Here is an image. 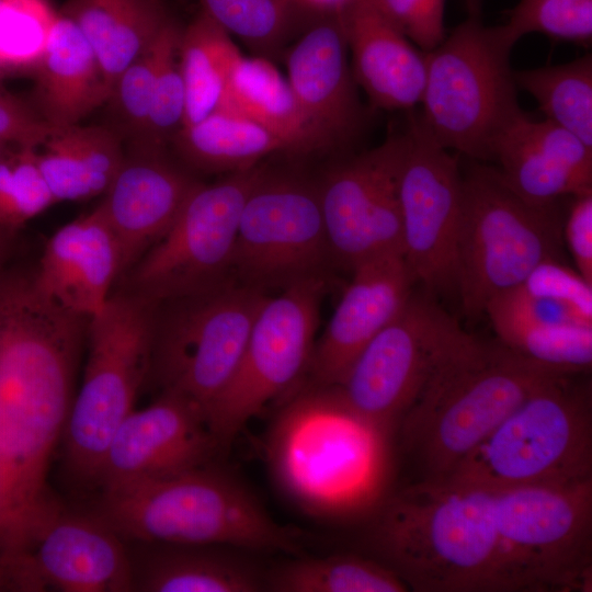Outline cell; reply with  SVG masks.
<instances>
[{
  "label": "cell",
  "mask_w": 592,
  "mask_h": 592,
  "mask_svg": "<svg viewBox=\"0 0 592 592\" xmlns=\"http://www.w3.org/2000/svg\"><path fill=\"white\" fill-rule=\"evenodd\" d=\"M88 320L43 296L32 275L0 278V460L13 536L56 504L46 475Z\"/></svg>",
  "instance_id": "cell-1"
},
{
  "label": "cell",
  "mask_w": 592,
  "mask_h": 592,
  "mask_svg": "<svg viewBox=\"0 0 592 592\" xmlns=\"http://www.w3.org/2000/svg\"><path fill=\"white\" fill-rule=\"evenodd\" d=\"M392 432L348 407L333 386L301 387L267 431L265 459L281 493L312 519L372 516L385 498Z\"/></svg>",
  "instance_id": "cell-2"
},
{
  "label": "cell",
  "mask_w": 592,
  "mask_h": 592,
  "mask_svg": "<svg viewBox=\"0 0 592 592\" xmlns=\"http://www.w3.org/2000/svg\"><path fill=\"white\" fill-rule=\"evenodd\" d=\"M367 542L410 590L514 591L489 490L424 479L383 501Z\"/></svg>",
  "instance_id": "cell-3"
},
{
  "label": "cell",
  "mask_w": 592,
  "mask_h": 592,
  "mask_svg": "<svg viewBox=\"0 0 592 592\" xmlns=\"http://www.w3.org/2000/svg\"><path fill=\"white\" fill-rule=\"evenodd\" d=\"M122 538L300 555L304 535L277 523L234 475L212 464L103 490L95 513Z\"/></svg>",
  "instance_id": "cell-4"
},
{
  "label": "cell",
  "mask_w": 592,
  "mask_h": 592,
  "mask_svg": "<svg viewBox=\"0 0 592 592\" xmlns=\"http://www.w3.org/2000/svg\"><path fill=\"white\" fill-rule=\"evenodd\" d=\"M510 350L474 338L446 361L403 414V446L425 479L447 478L527 396L563 375Z\"/></svg>",
  "instance_id": "cell-5"
},
{
  "label": "cell",
  "mask_w": 592,
  "mask_h": 592,
  "mask_svg": "<svg viewBox=\"0 0 592 592\" xmlns=\"http://www.w3.org/2000/svg\"><path fill=\"white\" fill-rule=\"evenodd\" d=\"M580 374L535 389L445 479L489 491L592 479L591 383Z\"/></svg>",
  "instance_id": "cell-6"
},
{
  "label": "cell",
  "mask_w": 592,
  "mask_h": 592,
  "mask_svg": "<svg viewBox=\"0 0 592 592\" xmlns=\"http://www.w3.org/2000/svg\"><path fill=\"white\" fill-rule=\"evenodd\" d=\"M563 221L556 202L514 192L497 168L473 163L463 174L456 243V295L464 315L485 314L498 294L521 284L546 260H559Z\"/></svg>",
  "instance_id": "cell-7"
},
{
  "label": "cell",
  "mask_w": 592,
  "mask_h": 592,
  "mask_svg": "<svg viewBox=\"0 0 592 592\" xmlns=\"http://www.w3.org/2000/svg\"><path fill=\"white\" fill-rule=\"evenodd\" d=\"M512 47L500 26H486L480 12H471L425 53L419 115L442 147L490 160L499 136L523 113L510 66Z\"/></svg>",
  "instance_id": "cell-8"
},
{
  "label": "cell",
  "mask_w": 592,
  "mask_h": 592,
  "mask_svg": "<svg viewBox=\"0 0 592 592\" xmlns=\"http://www.w3.org/2000/svg\"><path fill=\"white\" fill-rule=\"evenodd\" d=\"M158 304L125 288L112 292L88 320V358L64 430L66 460L96 482L104 453L151 372Z\"/></svg>",
  "instance_id": "cell-9"
},
{
  "label": "cell",
  "mask_w": 592,
  "mask_h": 592,
  "mask_svg": "<svg viewBox=\"0 0 592 592\" xmlns=\"http://www.w3.org/2000/svg\"><path fill=\"white\" fill-rule=\"evenodd\" d=\"M269 296L234 277L158 304L151 372L205 414L230 382Z\"/></svg>",
  "instance_id": "cell-10"
},
{
  "label": "cell",
  "mask_w": 592,
  "mask_h": 592,
  "mask_svg": "<svg viewBox=\"0 0 592 592\" xmlns=\"http://www.w3.org/2000/svg\"><path fill=\"white\" fill-rule=\"evenodd\" d=\"M491 492L500 550L514 591L590 585L592 479Z\"/></svg>",
  "instance_id": "cell-11"
},
{
  "label": "cell",
  "mask_w": 592,
  "mask_h": 592,
  "mask_svg": "<svg viewBox=\"0 0 592 592\" xmlns=\"http://www.w3.org/2000/svg\"><path fill=\"white\" fill-rule=\"evenodd\" d=\"M474 338L435 296L413 289L333 387L354 412L392 432L434 373Z\"/></svg>",
  "instance_id": "cell-12"
},
{
  "label": "cell",
  "mask_w": 592,
  "mask_h": 592,
  "mask_svg": "<svg viewBox=\"0 0 592 592\" xmlns=\"http://www.w3.org/2000/svg\"><path fill=\"white\" fill-rule=\"evenodd\" d=\"M326 277L295 283L261 306L230 382L207 412L221 451L270 402L303 383L319 327Z\"/></svg>",
  "instance_id": "cell-13"
},
{
  "label": "cell",
  "mask_w": 592,
  "mask_h": 592,
  "mask_svg": "<svg viewBox=\"0 0 592 592\" xmlns=\"http://www.w3.org/2000/svg\"><path fill=\"white\" fill-rule=\"evenodd\" d=\"M266 166L200 182L161 238L127 271L125 289L159 304L232 277L244 202Z\"/></svg>",
  "instance_id": "cell-14"
},
{
  "label": "cell",
  "mask_w": 592,
  "mask_h": 592,
  "mask_svg": "<svg viewBox=\"0 0 592 592\" xmlns=\"http://www.w3.org/2000/svg\"><path fill=\"white\" fill-rule=\"evenodd\" d=\"M331 263L317 182L266 167L240 215L232 277L267 293L326 277Z\"/></svg>",
  "instance_id": "cell-15"
},
{
  "label": "cell",
  "mask_w": 592,
  "mask_h": 592,
  "mask_svg": "<svg viewBox=\"0 0 592 592\" xmlns=\"http://www.w3.org/2000/svg\"><path fill=\"white\" fill-rule=\"evenodd\" d=\"M399 177L401 249L414 281L437 297L456 294L463 174L456 158L410 115Z\"/></svg>",
  "instance_id": "cell-16"
},
{
  "label": "cell",
  "mask_w": 592,
  "mask_h": 592,
  "mask_svg": "<svg viewBox=\"0 0 592 592\" xmlns=\"http://www.w3.org/2000/svg\"><path fill=\"white\" fill-rule=\"evenodd\" d=\"M407 134L331 167L317 182L333 263L355 265L401 253L399 177Z\"/></svg>",
  "instance_id": "cell-17"
},
{
  "label": "cell",
  "mask_w": 592,
  "mask_h": 592,
  "mask_svg": "<svg viewBox=\"0 0 592 592\" xmlns=\"http://www.w3.org/2000/svg\"><path fill=\"white\" fill-rule=\"evenodd\" d=\"M121 539L99 515L57 506L8 557L20 592L133 591V566Z\"/></svg>",
  "instance_id": "cell-18"
},
{
  "label": "cell",
  "mask_w": 592,
  "mask_h": 592,
  "mask_svg": "<svg viewBox=\"0 0 592 592\" xmlns=\"http://www.w3.org/2000/svg\"><path fill=\"white\" fill-rule=\"evenodd\" d=\"M204 412L186 398L162 390L148 407L133 410L104 453L102 490L158 479L212 464L220 452Z\"/></svg>",
  "instance_id": "cell-19"
},
{
  "label": "cell",
  "mask_w": 592,
  "mask_h": 592,
  "mask_svg": "<svg viewBox=\"0 0 592 592\" xmlns=\"http://www.w3.org/2000/svg\"><path fill=\"white\" fill-rule=\"evenodd\" d=\"M350 272L352 278L316 340L297 389L338 385L365 345L400 312L417 284L401 253L366 260Z\"/></svg>",
  "instance_id": "cell-20"
},
{
  "label": "cell",
  "mask_w": 592,
  "mask_h": 592,
  "mask_svg": "<svg viewBox=\"0 0 592 592\" xmlns=\"http://www.w3.org/2000/svg\"><path fill=\"white\" fill-rule=\"evenodd\" d=\"M166 149L128 141L100 203L118 246L121 277L161 238L200 183Z\"/></svg>",
  "instance_id": "cell-21"
},
{
  "label": "cell",
  "mask_w": 592,
  "mask_h": 592,
  "mask_svg": "<svg viewBox=\"0 0 592 592\" xmlns=\"http://www.w3.org/2000/svg\"><path fill=\"white\" fill-rule=\"evenodd\" d=\"M339 15L311 23L287 54V80L305 113L329 141L343 147L358 135L363 110Z\"/></svg>",
  "instance_id": "cell-22"
},
{
  "label": "cell",
  "mask_w": 592,
  "mask_h": 592,
  "mask_svg": "<svg viewBox=\"0 0 592 592\" xmlns=\"http://www.w3.org/2000/svg\"><path fill=\"white\" fill-rule=\"evenodd\" d=\"M491 159L526 201L548 204L592 193V148L551 121L523 112L499 136Z\"/></svg>",
  "instance_id": "cell-23"
},
{
  "label": "cell",
  "mask_w": 592,
  "mask_h": 592,
  "mask_svg": "<svg viewBox=\"0 0 592 592\" xmlns=\"http://www.w3.org/2000/svg\"><path fill=\"white\" fill-rule=\"evenodd\" d=\"M121 275L118 246L99 205L47 240L32 280L43 296L89 319L104 306Z\"/></svg>",
  "instance_id": "cell-24"
},
{
  "label": "cell",
  "mask_w": 592,
  "mask_h": 592,
  "mask_svg": "<svg viewBox=\"0 0 592 592\" xmlns=\"http://www.w3.org/2000/svg\"><path fill=\"white\" fill-rule=\"evenodd\" d=\"M353 78L371 103L385 110H409L421 103L425 52L402 33L378 0H354L339 14Z\"/></svg>",
  "instance_id": "cell-25"
},
{
  "label": "cell",
  "mask_w": 592,
  "mask_h": 592,
  "mask_svg": "<svg viewBox=\"0 0 592 592\" xmlns=\"http://www.w3.org/2000/svg\"><path fill=\"white\" fill-rule=\"evenodd\" d=\"M31 77V102L55 129L80 124L109 101L95 54L72 21L60 13Z\"/></svg>",
  "instance_id": "cell-26"
},
{
  "label": "cell",
  "mask_w": 592,
  "mask_h": 592,
  "mask_svg": "<svg viewBox=\"0 0 592 592\" xmlns=\"http://www.w3.org/2000/svg\"><path fill=\"white\" fill-rule=\"evenodd\" d=\"M133 573V591H265L264 574L247 550L215 545L155 544Z\"/></svg>",
  "instance_id": "cell-27"
},
{
  "label": "cell",
  "mask_w": 592,
  "mask_h": 592,
  "mask_svg": "<svg viewBox=\"0 0 592 592\" xmlns=\"http://www.w3.org/2000/svg\"><path fill=\"white\" fill-rule=\"evenodd\" d=\"M59 13L72 21L91 46L109 98L119 75L173 18L164 0H67Z\"/></svg>",
  "instance_id": "cell-28"
},
{
  "label": "cell",
  "mask_w": 592,
  "mask_h": 592,
  "mask_svg": "<svg viewBox=\"0 0 592 592\" xmlns=\"http://www.w3.org/2000/svg\"><path fill=\"white\" fill-rule=\"evenodd\" d=\"M124 156L122 136L96 125L55 129L36 149L37 166L55 203L104 195Z\"/></svg>",
  "instance_id": "cell-29"
},
{
  "label": "cell",
  "mask_w": 592,
  "mask_h": 592,
  "mask_svg": "<svg viewBox=\"0 0 592 592\" xmlns=\"http://www.w3.org/2000/svg\"><path fill=\"white\" fill-rule=\"evenodd\" d=\"M223 109L259 123L278 137L288 152L331 149L303 110L288 80L265 57L239 58L230 76Z\"/></svg>",
  "instance_id": "cell-30"
},
{
  "label": "cell",
  "mask_w": 592,
  "mask_h": 592,
  "mask_svg": "<svg viewBox=\"0 0 592 592\" xmlns=\"http://www.w3.org/2000/svg\"><path fill=\"white\" fill-rule=\"evenodd\" d=\"M170 144L186 166L207 173L248 169L273 153L288 152L265 127L225 109L183 126Z\"/></svg>",
  "instance_id": "cell-31"
},
{
  "label": "cell",
  "mask_w": 592,
  "mask_h": 592,
  "mask_svg": "<svg viewBox=\"0 0 592 592\" xmlns=\"http://www.w3.org/2000/svg\"><path fill=\"white\" fill-rule=\"evenodd\" d=\"M241 56L230 34L202 10L182 27L179 64L186 95L183 126L224 107L231 72Z\"/></svg>",
  "instance_id": "cell-32"
},
{
  "label": "cell",
  "mask_w": 592,
  "mask_h": 592,
  "mask_svg": "<svg viewBox=\"0 0 592 592\" xmlns=\"http://www.w3.org/2000/svg\"><path fill=\"white\" fill-rule=\"evenodd\" d=\"M272 592H403L406 583L379 560L357 555L300 557L265 570Z\"/></svg>",
  "instance_id": "cell-33"
},
{
  "label": "cell",
  "mask_w": 592,
  "mask_h": 592,
  "mask_svg": "<svg viewBox=\"0 0 592 592\" xmlns=\"http://www.w3.org/2000/svg\"><path fill=\"white\" fill-rule=\"evenodd\" d=\"M517 88L538 103L546 119L572 133L592 148V57L513 71Z\"/></svg>",
  "instance_id": "cell-34"
},
{
  "label": "cell",
  "mask_w": 592,
  "mask_h": 592,
  "mask_svg": "<svg viewBox=\"0 0 592 592\" xmlns=\"http://www.w3.org/2000/svg\"><path fill=\"white\" fill-rule=\"evenodd\" d=\"M202 11L252 49L273 54L318 15L299 0H201Z\"/></svg>",
  "instance_id": "cell-35"
},
{
  "label": "cell",
  "mask_w": 592,
  "mask_h": 592,
  "mask_svg": "<svg viewBox=\"0 0 592 592\" xmlns=\"http://www.w3.org/2000/svg\"><path fill=\"white\" fill-rule=\"evenodd\" d=\"M57 18L47 0H0V80L32 76Z\"/></svg>",
  "instance_id": "cell-36"
},
{
  "label": "cell",
  "mask_w": 592,
  "mask_h": 592,
  "mask_svg": "<svg viewBox=\"0 0 592 592\" xmlns=\"http://www.w3.org/2000/svg\"><path fill=\"white\" fill-rule=\"evenodd\" d=\"M499 342L544 366L588 373L592 364V325H524L496 332Z\"/></svg>",
  "instance_id": "cell-37"
},
{
  "label": "cell",
  "mask_w": 592,
  "mask_h": 592,
  "mask_svg": "<svg viewBox=\"0 0 592 592\" xmlns=\"http://www.w3.org/2000/svg\"><path fill=\"white\" fill-rule=\"evenodd\" d=\"M182 26L172 18L155 42L115 81L109 101L118 119L117 133L133 139L141 132L156 80L168 49L180 38Z\"/></svg>",
  "instance_id": "cell-38"
},
{
  "label": "cell",
  "mask_w": 592,
  "mask_h": 592,
  "mask_svg": "<svg viewBox=\"0 0 592 592\" xmlns=\"http://www.w3.org/2000/svg\"><path fill=\"white\" fill-rule=\"evenodd\" d=\"M499 26L512 46L526 34L542 33L588 47L592 42V0H519L508 22Z\"/></svg>",
  "instance_id": "cell-39"
},
{
  "label": "cell",
  "mask_w": 592,
  "mask_h": 592,
  "mask_svg": "<svg viewBox=\"0 0 592 592\" xmlns=\"http://www.w3.org/2000/svg\"><path fill=\"white\" fill-rule=\"evenodd\" d=\"M36 149L14 147L0 158V228L10 232L55 204Z\"/></svg>",
  "instance_id": "cell-40"
},
{
  "label": "cell",
  "mask_w": 592,
  "mask_h": 592,
  "mask_svg": "<svg viewBox=\"0 0 592 592\" xmlns=\"http://www.w3.org/2000/svg\"><path fill=\"white\" fill-rule=\"evenodd\" d=\"M179 42L180 38L163 58L141 132L128 141L167 148L183 127L186 95L179 64Z\"/></svg>",
  "instance_id": "cell-41"
},
{
  "label": "cell",
  "mask_w": 592,
  "mask_h": 592,
  "mask_svg": "<svg viewBox=\"0 0 592 592\" xmlns=\"http://www.w3.org/2000/svg\"><path fill=\"white\" fill-rule=\"evenodd\" d=\"M519 285L528 295L565 305L592 323V284L559 260L543 261Z\"/></svg>",
  "instance_id": "cell-42"
},
{
  "label": "cell",
  "mask_w": 592,
  "mask_h": 592,
  "mask_svg": "<svg viewBox=\"0 0 592 592\" xmlns=\"http://www.w3.org/2000/svg\"><path fill=\"white\" fill-rule=\"evenodd\" d=\"M390 20L421 50L430 52L446 36V0H378Z\"/></svg>",
  "instance_id": "cell-43"
},
{
  "label": "cell",
  "mask_w": 592,
  "mask_h": 592,
  "mask_svg": "<svg viewBox=\"0 0 592 592\" xmlns=\"http://www.w3.org/2000/svg\"><path fill=\"white\" fill-rule=\"evenodd\" d=\"M54 130L32 102L0 90V144L38 148Z\"/></svg>",
  "instance_id": "cell-44"
},
{
  "label": "cell",
  "mask_w": 592,
  "mask_h": 592,
  "mask_svg": "<svg viewBox=\"0 0 592 592\" xmlns=\"http://www.w3.org/2000/svg\"><path fill=\"white\" fill-rule=\"evenodd\" d=\"M563 238L578 273L592 284V193L572 197Z\"/></svg>",
  "instance_id": "cell-45"
},
{
  "label": "cell",
  "mask_w": 592,
  "mask_h": 592,
  "mask_svg": "<svg viewBox=\"0 0 592 592\" xmlns=\"http://www.w3.org/2000/svg\"><path fill=\"white\" fill-rule=\"evenodd\" d=\"M12 534L7 504L3 470L0 460V560L8 554L11 547ZM1 567V565H0Z\"/></svg>",
  "instance_id": "cell-46"
},
{
  "label": "cell",
  "mask_w": 592,
  "mask_h": 592,
  "mask_svg": "<svg viewBox=\"0 0 592 592\" xmlns=\"http://www.w3.org/2000/svg\"><path fill=\"white\" fill-rule=\"evenodd\" d=\"M304 7L318 16L339 15L354 0H299Z\"/></svg>",
  "instance_id": "cell-47"
},
{
  "label": "cell",
  "mask_w": 592,
  "mask_h": 592,
  "mask_svg": "<svg viewBox=\"0 0 592 592\" xmlns=\"http://www.w3.org/2000/svg\"><path fill=\"white\" fill-rule=\"evenodd\" d=\"M10 234H12V232L0 228V261H1V259L3 257V252L5 250V246H7V241H8V235H10Z\"/></svg>",
  "instance_id": "cell-48"
},
{
  "label": "cell",
  "mask_w": 592,
  "mask_h": 592,
  "mask_svg": "<svg viewBox=\"0 0 592 592\" xmlns=\"http://www.w3.org/2000/svg\"><path fill=\"white\" fill-rule=\"evenodd\" d=\"M468 13L480 11V0H466Z\"/></svg>",
  "instance_id": "cell-49"
},
{
  "label": "cell",
  "mask_w": 592,
  "mask_h": 592,
  "mask_svg": "<svg viewBox=\"0 0 592 592\" xmlns=\"http://www.w3.org/2000/svg\"><path fill=\"white\" fill-rule=\"evenodd\" d=\"M12 148H14V147H10V146H5V145L0 144V158L2 156H4L7 152H9Z\"/></svg>",
  "instance_id": "cell-50"
}]
</instances>
